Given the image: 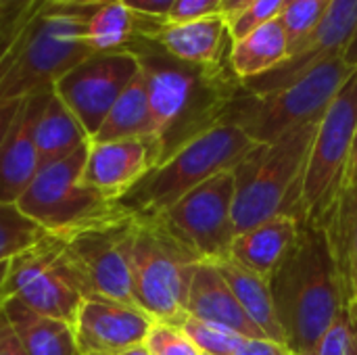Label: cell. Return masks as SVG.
Listing matches in <instances>:
<instances>
[{
	"mask_svg": "<svg viewBox=\"0 0 357 355\" xmlns=\"http://www.w3.org/2000/svg\"><path fill=\"white\" fill-rule=\"evenodd\" d=\"M268 285L287 347L293 355H312L347 305L322 226L301 222L291 251L270 274Z\"/></svg>",
	"mask_w": 357,
	"mask_h": 355,
	"instance_id": "6da1fadb",
	"label": "cell"
},
{
	"mask_svg": "<svg viewBox=\"0 0 357 355\" xmlns=\"http://www.w3.org/2000/svg\"><path fill=\"white\" fill-rule=\"evenodd\" d=\"M318 121L303 123L274 142H257L234 172V232L243 234L274 216L299 218L301 180Z\"/></svg>",
	"mask_w": 357,
	"mask_h": 355,
	"instance_id": "7a4b0ae2",
	"label": "cell"
},
{
	"mask_svg": "<svg viewBox=\"0 0 357 355\" xmlns=\"http://www.w3.org/2000/svg\"><path fill=\"white\" fill-rule=\"evenodd\" d=\"M255 144L238 126L218 123L178 146L115 205L132 218H159L199 184L236 167Z\"/></svg>",
	"mask_w": 357,
	"mask_h": 355,
	"instance_id": "3957f363",
	"label": "cell"
},
{
	"mask_svg": "<svg viewBox=\"0 0 357 355\" xmlns=\"http://www.w3.org/2000/svg\"><path fill=\"white\" fill-rule=\"evenodd\" d=\"M356 71L343 56L316 65L282 90L255 96L241 88L228 103L222 123H234L255 142H274L282 134L320 121L337 92Z\"/></svg>",
	"mask_w": 357,
	"mask_h": 355,
	"instance_id": "277c9868",
	"label": "cell"
},
{
	"mask_svg": "<svg viewBox=\"0 0 357 355\" xmlns=\"http://www.w3.org/2000/svg\"><path fill=\"white\" fill-rule=\"evenodd\" d=\"M199 262L159 220L134 218L130 247L132 297L155 322L180 326L188 316L186 295Z\"/></svg>",
	"mask_w": 357,
	"mask_h": 355,
	"instance_id": "5b68a950",
	"label": "cell"
},
{
	"mask_svg": "<svg viewBox=\"0 0 357 355\" xmlns=\"http://www.w3.org/2000/svg\"><path fill=\"white\" fill-rule=\"evenodd\" d=\"M94 2L46 6L33 21L27 44L0 88V100L25 98L50 90L59 77L88 59L92 48L86 40V21Z\"/></svg>",
	"mask_w": 357,
	"mask_h": 355,
	"instance_id": "8992f818",
	"label": "cell"
},
{
	"mask_svg": "<svg viewBox=\"0 0 357 355\" xmlns=\"http://www.w3.org/2000/svg\"><path fill=\"white\" fill-rule=\"evenodd\" d=\"M90 142L75 153L42 165L15 205L46 234H67L121 216L117 205L82 182Z\"/></svg>",
	"mask_w": 357,
	"mask_h": 355,
	"instance_id": "52a82bcc",
	"label": "cell"
},
{
	"mask_svg": "<svg viewBox=\"0 0 357 355\" xmlns=\"http://www.w3.org/2000/svg\"><path fill=\"white\" fill-rule=\"evenodd\" d=\"M357 128V69L337 92L318 121V130L307 155L301 195V222L322 226L341 195Z\"/></svg>",
	"mask_w": 357,
	"mask_h": 355,
	"instance_id": "ba28073f",
	"label": "cell"
},
{
	"mask_svg": "<svg viewBox=\"0 0 357 355\" xmlns=\"http://www.w3.org/2000/svg\"><path fill=\"white\" fill-rule=\"evenodd\" d=\"M132 232L134 218L121 213L67 234H54L86 299L100 297L134 303L130 276Z\"/></svg>",
	"mask_w": 357,
	"mask_h": 355,
	"instance_id": "9c48e42d",
	"label": "cell"
},
{
	"mask_svg": "<svg viewBox=\"0 0 357 355\" xmlns=\"http://www.w3.org/2000/svg\"><path fill=\"white\" fill-rule=\"evenodd\" d=\"M2 297H15L36 314L61 320L71 328L86 301L54 234H46L10 259Z\"/></svg>",
	"mask_w": 357,
	"mask_h": 355,
	"instance_id": "30bf717a",
	"label": "cell"
},
{
	"mask_svg": "<svg viewBox=\"0 0 357 355\" xmlns=\"http://www.w3.org/2000/svg\"><path fill=\"white\" fill-rule=\"evenodd\" d=\"M234 186V172H220L153 220H159L201 262L226 259L236 236L232 220Z\"/></svg>",
	"mask_w": 357,
	"mask_h": 355,
	"instance_id": "8fae6325",
	"label": "cell"
},
{
	"mask_svg": "<svg viewBox=\"0 0 357 355\" xmlns=\"http://www.w3.org/2000/svg\"><path fill=\"white\" fill-rule=\"evenodd\" d=\"M140 69V56L132 50L94 52L59 77L52 90L92 140L115 100Z\"/></svg>",
	"mask_w": 357,
	"mask_h": 355,
	"instance_id": "7c38bea8",
	"label": "cell"
},
{
	"mask_svg": "<svg viewBox=\"0 0 357 355\" xmlns=\"http://www.w3.org/2000/svg\"><path fill=\"white\" fill-rule=\"evenodd\" d=\"M357 29V0H333L314 33L276 69L255 80L243 82V90L255 96L287 88L310 69L331 59L343 56Z\"/></svg>",
	"mask_w": 357,
	"mask_h": 355,
	"instance_id": "4fadbf2b",
	"label": "cell"
},
{
	"mask_svg": "<svg viewBox=\"0 0 357 355\" xmlns=\"http://www.w3.org/2000/svg\"><path fill=\"white\" fill-rule=\"evenodd\" d=\"M163 159L165 149L157 136L90 142L82 182L115 203Z\"/></svg>",
	"mask_w": 357,
	"mask_h": 355,
	"instance_id": "5bb4252c",
	"label": "cell"
},
{
	"mask_svg": "<svg viewBox=\"0 0 357 355\" xmlns=\"http://www.w3.org/2000/svg\"><path fill=\"white\" fill-rule=\"evenodd\" d=\"M155 320L134 303L86 299L73 333L82 355H119L146 341Z\"/></svg>",
	"mask_w": 357,
	"mask_h": 355,
	"instance_id": "9a60e30c",
	"label": "cell"
},
{
	"mask_svg": "<svg viewBox=\"0 0 357 355\" xmlns=\"http://www.w3.org/2000/svg\"><path fill=\"white\" fill-rule=\"evenodd\" d=\"M50 92L52 88L33 92L23 98V105L0 146V205L2 207H15L40 169V159L33 142V128Z\"/></svg>",
	"mask_w": 357,
	"mask_h": 355,
	"instance_id": "2e32d148",
	"label": "cell"
},
{
	"mask_svg": "<svg viewBox=\"0 0 357 355\" xmlns=\"http://www.w3.org/2000/svg\"><path fill=\"white\" fill-rule=\"evenodd\" d=\"M186 314L201 322L228 328L245 339H266L211 262H199L192 272L186 295Z\"/></svg>",
	"mask_w": 357,
	"mask_h": 355,
	"instance_id": "e0dca14e",
	"label": "cell"
},
{
	"mask_svg": "<svg viewBox=\"0 0 357 355\" xmlns=\"http://www.w3.org/2000/svg\"><path fill=\"white\" fill-rule=\"evenodd\" d=\"M153 38L176 61L195 67L215 69L222 63L224 44L226 38H230V29L224 15L182 23L161 19V25L159 29H155Z\"/></svg>",
	"mask_w": 357,
	"mask_h": 355,
	"instance_id": "ac0fdd59",
	"label": "cell"
},
{
	"mask_svg": "<svg viewBox=\"0 0 357 355\" xmlns=\"http://www.w3.org/2000/svg\"><path fill=\"white\" fill-rule=\"evenodd\" d=\"M301 222L293 216H274L272 220L236 234L228 257L266 278L282 264L291 251Z\"/></svg>",
	"mask_w": 357,
	"mask_h": 355,
	"instance_id": "d6986e66",
	"label": "cell"
},
{
	"mask_svg": "<svg viewBox=\"0 0 357 355\" xmlns=\"http://www.w3.org/2000/svg\"><path fill=\"white\" fill-rule=\"evenodd\" d=\"M322 228L331 243L347 305L357 303V180L341 190Z\"/></svg>",
	"mask_w": 357,
	"mask_h": 355,
	"instance_id": "ffe728a7",
	"label": "cell"
},
{
	"mask_svg": "<svg viewBox=\"0 0 357 355\" xmlns=\"http://www.w3.org/2000/svg\"><path fill=\"white\" fill-rule=\"evenodd\" d=\"M291 54L289 36L278 19H272L247 36L232 40L230 46V69L241 82L255 80L280 67Z\"/></svg>",
	"mask_w": 357,
	"mask_h": 355,
	"instance_id": "44dd1931",
	"label": "cell"
},
{
	"mask_svg": "<svg viewBox=\"0 0 357 355\" xmlns=\"http://www.w3.org/2000/svg\"><path fill=\"white\" fill-rule=\"evenodd\" d=\"M211 264H215L218 272L228 282L236 301L241 303L245 314L251 318V322L264 333V337L270 341L287 345L282 326H280L276 310H274L268 278L245 268V266H241V264H236V262H232L230 257L220 259V262H211Z\"/></svg>",
	"mask_w": 357,
	"mask_h": 355,
	"instance_id": "7402d4cb",
	"label": "cell"
},
{
	"mask_svg": "<svg viewBox=\"0 0 357 355\" xmlns=\"http://www.w3.org/2000/svg\"><path fill=\"white\" fill-rule=\"evenodd\" d=\"M2 310L27 355H82L69 324L36 314L15 297L4 299Z\"/></svg>",
	"mask_w": 357,
	"mask_h": 355,
	"instance_id": "603a6c76",
	"label": "cell"
},
{
	"mask_svg": "<svg viewBox=\"0 0 357 355\" xmlns=\"http://www.w3.org/2000/svg\"><path fill=\"white\" fill-rule=\"evenodd\" d=\"M33 142L42 167L86 146L90 142V136L52 90L44 109L38 115L33 128Z\"/></svg>",
	"mask_w": 357,
	"mask_h": 355,
	"instance_id": "cb8c5ba5",
	"label": "cell"
},
{
	"mask_svg": "<svg viewBox=\"0 0 357 355\" xmlns=\"http://www.w3.org/2000/svg\"><path fill=\"white\" fill-rule=\"evenodd\" d=\"M153 134L151 109H149V92L144 71L128 84L121 96L115 100L111 111L107 113L102 126L92 136L90 142H111V140H128V138H144Z\"/></svg>",
	"mask_w": 357,
	"mask_h": 355,
	"instance_id": "d4e9b609",
	"label": "cell"
},
{
	"mask_svg": "<svg viewBox=\"0 0 357 355\" xmlns=\"http://www.w3.org/2000/svg\"><path fill=\"white\" fill-rule=\"evenodd\" d=\"M134 17L136 13H132L121 0L94 2L86 21V40L92 52L126 50L123 46L136 29Z\"/></svg>",
	"mask_w": 357,
	"mask_h": 355,
	"instance_id": "484cf974",
	"label": "cell"
},
{
	"mask_svg": "<svg viewBox=\"0 0 357 355\" xmlns=\"http://www.w3.org/2000/svg\"><path fill=\"white\" fill-rule=\"evenodd\" d=\"M44 236L46 232L23 213H19L17 207L0 205V264L33 247Z\"/></svg>",
	"mask_w": 357,
	"mask_h": 355,
	"instance_id": "4316f807",
	"label": "cell"
},
{
	"mask_svg": "<svg viewBox=\"0 0 357 355\" xmlns=\"http://www.w3.org/2000/svg\"><path fill=\"white\" fill-rule=\"evenodd\" d=\"M333 0H293L284 6L280 21L289 36L291 54L314 33ZM289 54V56H291Z\"/></svg>",
	"mask_w": 357,
	"mask_h": 355,
	"instance_id": "83f0119b",
	"label": "cell"
},
{
	"mask_svg": "<svg viewBox=\"0 0 357 355\" xmlns=\"http://www.w3.org/2000/svg\"><path fill=\"white\" fill-rule=\"evenodd\" d=\"M178 328L192 341V345L201 354L207 355H234L236 349L241 347V343L245 341V337H241L228 328H222V326H215L209 322H201L190 316H186Z\"/></svg>",
	"mask_w": 357,
	"mask_h": 355,
	"instance_id": "f1b7e54d",
	"label": "cell"
},
{
	"mask_svg": "<svg viewBox=\"0 0 357 355\" xmlns=\"http://www.w3.org/2000/svg\"><path fill=\"white\" fill-rule=\"evenodd\" d=\"M312 355H357V303L341 310Z\"/></svg>",
	"mask_w": 357,
	"mask_h": 355,
	"instance_id": "f546056e",
	"label": "cell"
},
{
	"mask_svg": "<svg viewBox=\"0 0 357 355\" xmlns=\"http://www.w3.org/2000/svg\"><path fill=\"white\" fill-rule=\"evenodd\" d=\"M287 4H289V0H255L243 13H238L236 17H232L228 21L230 38L238 40V38L247 36L249 31L257 29L259 25H264L272 19H278Z\"/></svg>",
	"mask_w": 357,
	"mask_h": 355,
	"instance_id": "4dcf8cb0",
	"label": "cell"
},
{
	"mask_svg": "<svg viewBox=\"0 0 357 355\" xmlns=\"http://www.w3.org/2000/svg\"><path fill=\"white\" fill-rule=\"evenodd\" d=\"M151 355H201L192 341L174 324L155 322L144 341Z\"/></svg>",
	"mask_w": 357,
	"mask_h": 355,
	"instance_id": "1f68e13d",
	"label": "cell"
},
{
	"mask_svg": "<svg viewBox=\"0 0 357 355\" xmlns=\"http://www.w3.org/2000/svg\"><path fill=\"white\" fill-rule=\"evenodd\" d=\"M222 4L224 0H176L165 21L182 23V21H195V19L222 15Z\"/></svg>",
	"mask_w": 357,
	"mask_h": 355,
	"instance_id": "d6a6232c",
	"label": "cell"
},
{
	"mask_svg": "<svg viewBox=\"0 0 357 355\" xmlns=\"http://www.w3.org/2000/svg\"><path fill=\"white\" fill-rule=\"evenodd\" d=\"M132 13L153 19H167L176 0H121Z\"/></svg>",
	"mask_w": 357,
	"mask_h": 355,
	"instance_id": "836d02e7",
	"label": "cell"
},
{
	"mask_svg": "<svg viewBox=\"0 0 357 355\" xmlns=\"http://www.w3.org/2000/svg\"><path fill=\"white\" fill-rule=\"evenodd\" d=\"M234 355H293V352L270 339H245Z\"/></svg>",
	"mask_w": 357,
	"mask_h": 355,
	"instance_id": "e575fe53",
	"label": "cell"
},
{
	"mask_svg": "<svg viewBox=\"0 0 357 355\" xmlns=\"http://www.w3.org/2000/svg\"><path fill=\"white\" fill-rule=\"evenodd\" d=\"M0 355H27L19 335L10 326L2 308H0Z\"/></svg>",
	"mask_w": 357,
	"mask_h": 355,
	"instance_id": "d590c367",
	"label": "cell"
},
{
	"mask_svg": "<svg viewBox=\"0 0 357 355\" xmlns=\"http://www.w3.org/2000/svg\"><path fill=\"white\" fill-rule=\"evenodd\" d=\"M21 105H23V98L2 100V103H0V146H2V142H4V138H6V134H8L13 121H15V117H17Z\"/></svg>",
	"mask_w": 357,
	"mask_h": 355,
	"instance_id": "8d00e7d4",
	"label": "cell"
},
{
	"mask_svg": "<svg viewBox=\"0 0 357 355\" xmlns=\"http://www.w3.org/2000/svg\"><path fill=\"white\" fill-rule=\"evenodd\" d=\"M255 0H224L222 4V15L226 17V21H230L232 17H236L238 13H243L249 4H253Z\"/></svg>",
	"mask_w": 357,
	"mask_h": 355,
	"instance_id": "74e56055",
	"label": "cell"
},
{
	"mask_svg": "<svg viewBox=\"0 0 357 355\" xmlns=\"http://www.w3.org/2000/svg\"><path fill=\"white\" fill-rule=\"evenodd\" d=\"M357 180V128L356 136H354V144H351V155H349V163H347V172H345V182H343V188L349 186L351 182ZM341 188V190H343Z\"/></svg>",
	"mask_w": 357,
	"mask_h": 355,
	"instance_id": "f35d334b",
	"label": "cell"
},
{
	"mask_svg": "<svg viewBox=\"0 0 357 355\" xmlns=\"http://www.w3.org/2000/svg\"><path fill=\"white\" fill-rule=\"evenodd\" d=\"M343 59H345L351 67H356L357 69V29H356L354 40H351V44H349V48H347V50H345V54H343Z\"/></svg>",
	"mask_w": 357,
	"mask_h": 355,
	"instance_id": "ab89813d",
	"label": "cell"
},
{
	"mask_svg": "<svg viewBox=\"0 0 357 355\" xmlns=\"http://www.w3.org/2000/svg\"><path fill=\"white\" fill-rule=\"evenodd\" d=\"M8 268H10V259L0 264V297H2V287H4V282H6V276H8Z\"/></svg>",
	"mask_w": 357,
	"mask_h": 355,
	"instance_id": "60d3db41",
	"label": "cell"
},
{
	"mask_svg": "<svg viewBox=\"0 0 357 355\" xmlns=\"http://www.w3.org/2000/svg\"><path fill=\"white\" fill-rule=\"evenodd\" d=\"M119 355H151V352H149L146 345L142 343V345H136V347H132V349H128V352H123V354Z\"/></svg>",
	"mask_w": 357,
	"mask_h": 355,
	"instance_id": "b9f144b4",
	"label": "cell"
},
{
	"mask_svg": "<svg viewBox=\"0 0 357 355\" xmlns=\"http://www.w3.org/2000/svg\"><path fill=\"white\" fill-rule=\"evenodd\" d=\"M2 301H4V297H0V308H2Z\"/></svg>",
	"mask_w": 357,
	"mask_h": 355,
	"instance_id": "7bdbcfd3",
	"label": "cell"
},
{
	"mask_svg": "<svg viewBox=\"0 0 357 355\" xmlns=\"http://www.w3.org/2000/svg\"><path fill=\"white\" fill-rule=\"evenodd\" d=\"M2 2H4V0H0V4H2Z\"/></svg>",
	"mask_w": 357,
	"mask_h": 355,
	"instance_id": "ee69618b",
	"label": "cell"
},
{
	"mask_svg": "<svg viewBox=\"0 0 357 355\" xmlns=\"http://www.w3.org/2000/svg\"><path fill=\"white\" fill-rule=\"evenodd\" d=\"M201 355H207V354H201Z\"/></svg>",
	"mask_w": 357,
	"mask_h": 355,
	"instance_id": "f6af8a7d",
	"label": "cell"
},
{
	"mask_svg": "<svg viewBox=\"0 0 357 355\" xmlns=\"http://www.w3.org/2000/svg\"><path fill=\"white\" fill-rule=\"evenodd\" d=\"M289 2H293V0H289Z\"/></svg>",
	"mask_w": 357,
	"mask_h": 355,
	"instance_id": "bcb514c9",
	"label": "cell"
}]
</instances>
